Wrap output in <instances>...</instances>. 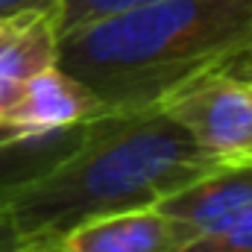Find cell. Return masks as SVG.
Listing matches in <instances>:
<instances>
[{
	"instance_id": "obj_15",
	"label": "cell",
	"mask_w": 252,
	"mask_h": 252,
	"mask_svg": "<svg viewBox=\"0 0 252 252\" xmlns=\"http://www.w3.org/2000/svg\"><path fill=\"white\" fill-rule=\"evenodd\" d=\"M250 82H252V79H250Z\"/></svg>"
},
{
	"instance_id": "obj_9",
	"label": "cell",
	"mask_w": 252,
	"mask_h": 252,
	"mask_svg": "<svg viewBox=\"0 0 252 252\" xmlns=\"http://www.w3.org/2000/svg\"><path fill=\"white\" fill-rule=\"evenodd\" d=\"M150 3H158V0H59L50 15H53L56 35L62 38V35L73 32V30H82L88 24L124 15V12L150 6Z\"/></svg>"
},
{
	"instance_id": "obj_2",
	"label": "cell",
	"mask_w": 252,
	"mask_h": 252,
	"mask_svg": "<svg viewBox=\"0 0 252 252\" xmlns=\"http://www.w3.org/2000/svg\"><path fill=\"white\" fill-rule=\"evenodd\" d=\"M252 44V0H158L59 38L56 62L106 109L156 106Z\"/></svg>"
},
{
	"instance_id": "obj_13",
	"label": "cell",
	"mask_w": 252,
	"mask_h": 252,
	"mask_svg": "<svg viewBox=\"0 0 252 252\" xmlns=\"http://www.w3.org/2000/svg\"><path fill=\"white\" fill-rule=\"evenodd\" d=\"M217 73H229V76H238V79H252V44L247 50H241L235 59H229Z\"/></svg>"
},
{
	"instance_id": "obj_14",
	"label": "cell",
	"mask_w": 252,
	"mask_h": 252,
	"mask_svg": "<svg viewBox=\"0 0 252 252\" xmlns=\"http://www.w3.org/2000/svg\"><path fill=\"white\" fill-rule=\"evenodd\" d=\"M27 238L15 229V223H12V217L6 214V208L0 205V252H9L15 250L18 244H24Z\"/></svg>"
},
{
	"instance_id": "obj_7",
	"label": "cell",
	"mask_w": 252,
	"mask_h": 252,
	"mask_svg": "<svg viewBox=\"0 0 252 252\" xmlns=\"http://www.w3.org/2000/svg\"><path fill=\"white\" fill-rule=\"evenodd\" d=\"M59 35L50 12H27L0 21V118L12 112L24 85L56 64Z\"/></svg>"
},
{
	"instance_id": "obj_1",
	"label": "cell",
	"mask_w": 252,
	"mask_h": 252,
	"mask_svg": "<svg viewBox=\"0 0 252 252\" xmlns=\"http://www.w3.org/2000/svg\"><path fill=\"white\" fill-rule=\"evenodd\" d=\"M220 164L161 106L106 109L85 124L70 156L3 208L24 238L64 235L91 217L156 205Z\"/></svg>"
},
{
	"instance_id": "obj_4",
	"label": "cell",
	"mask_w": 252,
	"mask_h": 252,
	"mask_svg": "<svg viewBox=\"0 0 252 252\" xmlns=\"http://www.w3.org/2000/svg\"><path fill=\"white\" fill-rule=\"evenodd\" d=\"M199 238L188 223L156 205L91 217L62 235V252H182Z\"/></svg>"
},
{
	"instance_id": "obj_6",
	"label": "cell",
	"mask_w": 252,
	"mask_h": 252,
	"mask_svg": "<svg viewBox=\"0 0 252 252\" xmlns=\"http://www.w3.org/2000/svg\"><path fill=\"white\" fill-rule=\"evenodd\" d=\"M103 112L100 100L88 85H82L76 76H70L59 62L38 70L21 91L12 112L0 121H9L21 132L41 135V132H59L67 126L85 124Z\"/></svg>"
},
{
	"instance_id": "obj_10",
	"label": "cell",
	"mask_w": 252,
	"mask_h": 252,
	"mask_svg": "<svg viewBox=\"0 0 252 252\" xmlns=\"http://www.w3.org/2000/svg\"><path fill=\"white\" fill-rule=\"evenodd\" d=\"M182 252H252V205L223 229L193 238Z\"/></svg>"
},
{
	"instance_id": "obj_8",
	"label": "cell",
	"mask_w": 252,
	"mask_h": 252,
	"mask_svg": "<svg viewBox=\"0 0 252 252\" xmlns=\"http://www.w3.org/2000/svg\"><path fill=\"white\" fill-rule=\"evenodd\" d=\"M85 124L30 135L9 121H0V205L24 185L35 182L50 167H56L64 156H70L85 132Z\"/></svg>"
},
{
	"instance_id": "obj_5",
	"label": "cell",
	"mask_w": 252,
	"mask_h": 252,
	"mask_svg": "<svg viewBox=\"0 0 252 252\" xmlns=\"http://www.w3.org/2000/svg\"><path fill=\"white\" fill-rule=\"evenodd\" d=\"M252 205V158H232L196 176L156 202L158 211L188 223L196 235H208L232 223Z\"/></svg>"
},
{
	"instance_id": "obj_3",
	"label": "cell",
	"mask_w": 252,
	"mask_h": 252,
	"mask_svg": "<svg viewBox=\"0 0 252 252\" xmlns=\"http://www.w3.org/2000/svg\"><path fill=\"white\" fill-rule=\"evenodd\" d=\"M161 106L211 156L252 158V82L208 73L167 94Z\"/></svg>"
},
{
	"instance_id": "obj_12",
	"label": "cell",
	"mask_w": 252,
	"mask_h": 252,
	"mask_svg": "<svg viewBox=\"0 0 252 252\" xmlns=\"http://www.w3.org/2000/svg\"><path fill=\"white\" fill-rule=\"evenodd\" d=\"M9 252H62V235H32Z\"/></svg>"
},
{
	"instance_id": "obj_11",
	"label": "cell",
	"mask_w": 252,
	"mask_h": 252,
	"mask_svg": "<svg viewBox=\"0 0 252 252\" xmlns=\"http://www.w3.org/2000/svg\"><path fill=\"white\" fill-rule=\"evenodd\" d=\"M56 3L59 0H0V21H9L27 12H53Z\"/></svg>"
}]
</instances>
